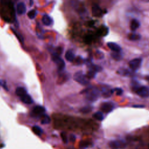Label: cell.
Here are the masks:
<instances>
[{"label":"cell","instance_id":"6da1fadb","mask_svg":"<svg viewBox=\"0 0 149 149\" xmlns=\"http://www.w3.org/2000/svg\"><path fill=\"white\" fill-rule=\"evenodd\" d=\"M133 90L141 97L147 98L149 97V87L145 86H139L137 82L134 83Z\"/></svg>","mask_w":149,"mask_h":149},{"label":"cell","instance_id":"7a4b0ae2","mask_svg":"<svg viewBox=\"0 0 149 149\" xmlns=\"http://www.w3.org/2000/svg\"><path fill=\"white\" fill-rule=\"evenodd\" d=\"M86 99L90 101H94L97 100L100 95V91L95 87H91L85 91Z\"/></svg>","mask_w":149,"mask_h":149},{"label":"cell","instance_id":"3957f363","mask_svg":"<svg viewBox=\"0 0 149 149\" xmlns=\"http://www.w3.org/2000/svg\"><path fill=\"white\" fill-rule=\"evenodd\" d=\"M73 79L78 83L84 86H86L89 85L90 83L89 79L87 77L86 74H85L81 71L77 72L74 73L73 76Z\"/></svg>","mask_w":149,"mask_h":149},{"label":"cell","instance_id":"277c9868","mask_svg":"<svg viewBox=\"0 0 149 149\" xmlns=\"http://www.w3.org/2000/svg\"><path fill=\"white\" fill-rule=\"evenodd\" d=\"M52 59L53 61L57 65L58 68L60 70H62L65 67V63L64 61L60 57V55L54 54L52 56Z\"/></svg>","mask_w":149,"mask_h":149},{"label":"cell","instance_id":"5b68a950","mask_svg":"<svg viewBox=\"0 0 149 149\" xmlns=\"http://www.w3.org/2000/svg\"><path fill=\"white\" fill-rule=\"evenodd\" d=\"M142 64V59L140 58H137L132 60L129 62V66L132 71H136L138 70Z\"/></svg>","mask_w":149,"mask_h":149},{"label":"cell","instance_id":"8992f818","mask_svg":"<svg viewBox=\"0 0 149 149\" xmlns=\"http://www.w3.org/2000/svg\"><path fill=\"white\" fill-rule=\"evenodd\" d=\"M46 109L41 105H37L32 110V114L34 117L41 118L44 114H45Z\"/></svg>","mask_w":149,"mask_h":149},{"label":"cell","instance_id":"52a82bcc","mask_svg":"<svg viewBox=\"0 0 149 149\" xmlns=\"http://www.w3.org/2000/svg\"><path fill=\"white\" fill-rule=\"evenodd\" d=\"M109 146L113 149H121L126 146V143L123 140H116L109 142Z\"/></svg>","mask_w":149,"mask_h":149},{"label":"cell","instance_id":"ba28073f","mask_svg":"<svg viewBox=\"0 0 149 149\" xmlns=\"http://www.w3.org/2000/svg\"><path fill=\"white\" fill-rule=\"evenodd\" d=\"M100 108L104 113H109L114 109V105L110 102H105L101 105Z\"/></svg>","mask_w":149,"mask_h":149},{"label":"cell","instance_id":"9c48e42d","mask_svg":"<svg viewBox=\"0 0 149 149\" xmlns=\"http://www.w3.org/2000/svg\"><path fill=\"white\" fill-rule=\"evenodd\" d=\"M92 14L96 17H100L102 16L103 11L97 4H95L92 7Z\"/></svg>","mask_w":149,"mask_h":149},{"label":"cell","instance_id":"30bf717a","mask_svg":"<svg viewBox=\"0 0 149 149\" xmlns=\"http://www.w3.org/2000/svg\"><path fill=\"white\" fill-rule=\"evenodd\" d=\"M107 46L109 47V48L113 52H121L122 50L121 47L117 43H113V42H109L107 43Z\"/></svg>","mask_w":149,"mask_h":149},{"label":"cell","instance_id":"8fae6325","mask_svg":"<svg viewBox=\"0 0 149 149\" xmlns=\"http://www.w3.org/2000/svg\"><path fill=\"white\" fill-rule=\"evenodd\" d=\"M17 12L19 15H22L24 14L26 11V7L25 3L21 2L18 3L16 7Z\"/></svg>","mask_w":149,"mask_h":149},{"label":"cell","instance_id":"7c38bea8","mask_svg":"<svg viewBox=\"0 0 149 149\" xmlns=\"http://www.w3.org/2000/svg\"><path fill=\"white\" fill-rule=\"evenodd\" d=\"M42 22L46 26H50L53 23L52 19L48 15H44L42 17Z\"/></svg>","mask_w":149,"mask_h":149},{"label":"cell","instance_id":"4fadbf2b","mask_svg":"<svg viewBox=\"0 0 149 149\" xmlns=\"http://www.w3.org/2000/svg\"><path fill=\"white\" fill-rule=\"evenodd\" d=\"M65 58L69 62H73L75 59V55L72 50H68L65 53Z\"/></svg>","mask_w":149,"mask_h":149},{"label":"cell","instance_id":"5bb4252c","mask_svg":"<svg viewBox=\"0 0 149 149\" xmlns=\"http://www.w3.org/2000/svg\"><path fill=\"white\" fill-rule=\"evenodd\" d=\"M140 26V23L139 22V21H138L137 19H134L132 20L131 22H130V28L131 29L132 31H135Z\"/></svg>","mask_w":149,"mask_h":149},{"label":"cell","instance_id":"9a60e30c","mask_svg":"<svg viewBox=\"0 0 149 149\" xmlns=\"http://www.w3.org/2000/svg\"><path fill=\"white\" fill-rule=\"evenodd\" d=\"M16 94L17 96L22 97V96L26 95L27 94L26 90L23 87H19L16 90Z\"/></svg>","mask_w":149,"mask_h":149},{"label":"cell","instance_id":"2e32d148","mask_svg":"<svg viewBox=\"0 0 149 149\" xmlns=\"http://www.w3.org/2000/svg\"><path fill=\"white\" fill-rule=\"evenodd\" d=\"M21 101L23 103H24L25 104H31L33 102L31 96H29L28 94H26V95H25V96H22V97H21Z\"/></svg>","mask_w":149,"mask_h":149},{"label":"cell","instance_id":"e0dca14e","mask_svg":"<svg viewBox=\"0 0 149 149\" xmlns=\"http://www.w3.org/2000/svg\"><path fill=\"white\" fill-rule=\"evenodd\" d=\"M128 38L130 40L137 41V40H139L141 39V35L138 34V33H130V34H129Z\"/></svg>","mask_w":149,"mask_h":149},{"label":"cell","instance_id":"ac0fdd59","mask_svg":"<svg viewBox=\"0 0 149 149\" xmlns=\"http://www.w3.org/2000/svg\"><path fill=\"white\" fill-rule=\"evenodd\" d=\"M118 73L119 74H120L121 75L125 76V77L130 76V75H131V74H132V72H130V70H128V69H125V68H121V69H118Z\"/></svg>","mask_w":149,"mask_h":149},{"label":"cell","instance_id":"d6986e66","mask_svg":"<svg viewBox=\"0 0 149 149\" xmlns=\"http://www.w3.org/2000/svg\"><path fill=\"white\" fill-rule=\"evenodd\" d=\"M111 55L112 58L117 61H119V60H122V58L123 57V55H122L121 52H113L111 54Z\"/></svg>","mask_w":149,"mask_h":149},{"label":"cell","instance_id":"ffe728a7","mask_svg":"<svg viewBox=\"0 0 149 149\" xmlns=\"http://www.w3.org/2000/svg\"><path fill=\"white\" fill-rule=\"evenodd\" d=\"M113 93V90L108 89L107 88H103L102 89V95L104 97H108L111 96V95Z\"/></svg>","mask_w":149,"mask_h":149},{"label":"cell","instance_id":"44dd1931","mask_svg":"<svg viewBox=\"0 0 149 149\" xmlns=\"http://www.w3.org/2000/svg\"><path fill=\"white\" fill-rule=\"evenodd\" d=\"M93 118H95L96 119H97L98 121H103L104 119V118L103 114L101 113V111H97V113H95L93 115Z\"/></svg>","mask_w":149,"mask_h":149},{"label":"cell","instance_id":"7402d4cb","mask_svg":"<svg viewBox=\"0 0 149 149\" xmlns=\"http://www.w3.org/2000/svg\"><path fill=\"white\" fill-rule=\"evenodd\" d=\"M32 130L36 135L40 136L43 134V130L38 126H34L32 128Z\"/></svg>","mask_w":149,"mask_h":149},{"label":"cell","instance_id":"603a6c76","mask_svg":"<svg viewBox=\"0 0 149 149\" xmlns=\"http://www.w3.org/2000/svg\"><path fill=\"white\" fill-rule=\"evenodd\" d=\"M41 123L42 124H48L51 122V119L49 117V116L47 114H44L41 117Z\"/></svg>","mask_w":149,"mask_h":149},{"label":"cell","instance_id":"cb8c5ba5","mask_svg":"<svg viewBox=\"0 0 149 149\" xmlns=\"http://www.w3.org/2000/svg\"><path fill=\"white\" fill-rule=\"evenodd\" d=\"M96 74V72L93 71V70H89V72H87V74H86V76L90 79H92V78H95Z\"/></svg>","mask_w":149,"mask_h":149},{"label":"cell","instance_id":"d4e9b609","mask_svg":"<svg viewBox=\"0 0 149 149\" xmlns=\"http://www.w3.org/2000/svg\"><path fill=\"white\" fill-rule=\"evenodd\" d=\"M37 15V11L34 9H32L31 11H30L29 12H28V16L30 19H34L36 16Z\"/></svg>","mask_w":149,"mask_h":149},{"label":"cell","instance_id":"484cf974","mask_svg":"<svg viewBox=\"0 0 149 149\" xmlns=\"http://www.w3.org/2000/svg\"><path fill=\"white\" fill-rule=\"evenodd\" d=\"M90 107H85L81 109V111L83 113H88L90 111H91L92 108Z\"/></svg>","mask_w":149,"mask_h":149},{"label":"cell","instance_id":"4316f807","mask_svg":"<svg viewBox=\"0 0 149 149\" xmlns=\"http://www.w3.org/2000/svg\"><path fill=\"white\" fill-rule=\"evenodd\" d=\"M75 62L77 65H81V64H82L83 63H84L85 62V61H84V60L82 57H78L77 58L75 59Z\"/></svg>","mask_w":149,"mask_h":149},{"label":"cell","instance_id":"83f0119b","mask_svg":"<svg viewBox=\"0 0 149 149\" xmlns=\"http://www.w3.org/2000/svg\"><path fill=\"white\" fill-rule=\"evenodd\" d=\"M113 90V92L114 91H115L117 93V95H119V96H121L122 95V93L123 92V90L121 88H115Z\"/></svg>","mask_w":149,"mask_h":149},{"label":"cell","instance_id":"f1b7e54d","mask_svg":"<svg viewBox=\"0 0 149 149\" xmlns=\"http://www.w3.org/2000/svg\"><path fill=\"white\" fill-rule=\"evenodd\" d=\"M61 138H62V140L64 141V142L65 143H67V142H68V138H67V136H66V135L65 134V133H64V132L61 133Z\"/></svg>","mask_w":149,"mask_h":149},{"label":"cell","instance_id":"f546056e","mask_svg":"<svg viewBox=\"0 0 149 149\" xmlns=\"http://www.w3.org/2000/svg\"><path fill=\"white\" fill-rule=\"evenodd\" d=\"M0 85L2 86L5 90H8V87H7V84H6V83H5V81H0Z\"/></svg>","mask_w":149,"mask_h":149},{"label":"cell","instance_id":"4dcf8cb0","mask_svg":"<svg viewBox=\"0 0 149 149\" xmlns=\"http://www.w3.org/2000/svg\"><path fill=\"white\" fill-rule=\"evenodd\" d=\"M133 107H134V108H144V105H133Z\"/></svg>","mask_w":149,"mask_h":149},{"label":"cell","instance_id":"1f68e13d","mask_svg":"<svg viewBox=\"0 0 149 149\" xmlns=\"http://www.w3.org/2000/svg\"><path fill=\"white\" fill-rule=\"evenodd\" d=\"M75 136H74V135H70V140H71V141H72V142H74V140H75Z\"/></svg>","mask_w":149,"mask_h":149},{"label":"cell","instance_id":"d6a6232c","mask_svg":"<svg viewBox=\"0 0 149 149\" xmlns=\"http://www.w3.org/2000/svg\"><path fill=\"white\" fill-rule=\"evenodd\" d=\"M147 81L149 82V76L147 77Z\"/></svg>","mask_w":149,"mask_h":149}]
</instances>
